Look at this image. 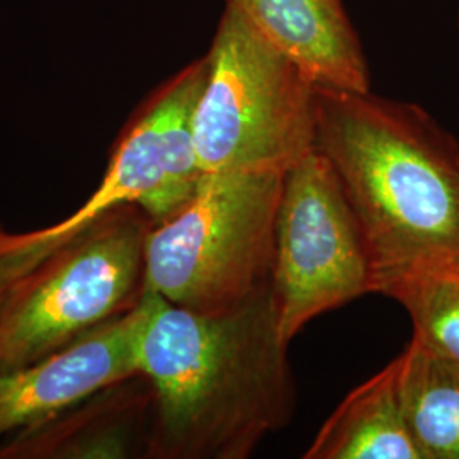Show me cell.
Segmentation results:
<instances>
[{
	"mask_svg": "<svg viewBox=\"0 0 459 459\" xmlns=\"http://www.w3.org/2000/svg\"><path fill=\"white\" fill-rule=\"evenodd\" d=\"M373 293L361 227L327 159L315 150L286 170L279 199L271 295L290 344L316 316Z\"/></svg>",
	"mask_w": 459,
	"mask_h": 459,
	"instance_id": "obj_7",
	"label": "cell"
},
{
	"mask_svg": "<svg viewBox=\"0 0 459 459\" xmlns=\"http://www.w3.org/2000/svg\"><path fill=\"white\" fill-rule=\"evenodd\" d=\"M152 220L125 206L0 291V371L39 361L143 296Z\"/></svg>",
	"mask_w": 459,
	"mask_h": 459,
	"instance_id": "obj_5",
	"label": "cell"
},
{
	"mask_svg": "<svg viewBox=\"0 0 459 459\" xmlns=\"http://www.w3.org/2000/svg\"><path fill=\"white\" fill-rule=\"evenodd\" d=\"M316 85L368 92L369 65L342 0H225Z\"/></svg>",
	"mask_w": 459,
	"mask_h": 459,
	"instance_id": "obj_9",
	"label": "cell"
},
{
	"mask_svg": "<svg viewBox=\"0 0 459 459\" xmlns=\"http://www.w3.org/2000/svg\"><path fill=\"white\" fill-rule=\"evenodd\" d=\"M284 174H204L195 195L148 231L143 293L214 313L269 286Z\"/></svg>",
	"mask_w": 459,
	"mask_h": 459,
	"instance_id": "obj_3",
	"label": "cell"
},
{
	"mask_svg": "<svg viewBox=\"0 0 459 459\" xmlns=\"http://www.w3.org/2000/svg\"><path fill=\"white\" fill-rule=\"evenodd\" d=\"M411 437L424 459H459V366L411 337L394 358Z\"/></svg>",
	"mask_w": 459,
	"mask_h": 459,
	"instance_id": "obj_11",
	"label": "cell"
},
{
	"mask_svg": "<svg viewBox=\"0 0 459 459\" xmlns=\"http://www.w3.org/2000/svg\"><path fill=\"white\" fill-rule=\"evenodd\" d=\"M138 377L152 385L148 453L164 459H246L290 426L295 379L271 284L223 312L176 307L148 293Z\"/></svg>",
	"mask_w": 459,
	"mask_h": 459,
	"instance_id": "obj_1",
	"label": "cell"
},
{
	"mask_svg": "<svg viewBox=\"0 0 459 459\" xmlns=\"http://www.w3.org/2000/svg\"><path fill=\"white\" fill-rule=\"evenodd\" d=\"M204 79L206 60L201 56L143 102L117 142L102 181L77 212L26 233L0 229V291L125 206H138L155 225L160 214L176 212L195 195L204 176L193 132Z\"/></svg>",
	"mask_w": 459,
	"mask_h": 459,
	"instance_id": "obj_6",
	"label": "cell"
},
{
	"mask_svg": "<svg viewBox=\"0 0 459 459\" xmlns=\"http://www.w3.org/2000/svg\"><path fill=\"white\" fill-rule=\"evenodd\" d=\"M305 459H424L402 407L396 359L345 396Z\"/></svg>",
	"mask_w": 459,
	"mask_h": 459,
	"instance_id": "obj_10",
	"label": "cell"
},
{
	"mask_svg": "<svg viewBox=\"0 0 459 459\" xmlns=\"http://www.w3.org/2000/svg\"><path fill=\"white\" fill-rule=\"evenodd\" d=\"M316 150L361 227L373 293L459 265V142L424 108L316 85Z\"/></svg>",
	"mask_w": 459,
	"mask_h": 459,
	"instance_id": "obj_2",
	"label": "cell"
},
{
	"mask_svg": "<svg viewBox=\"0 0 459 459\" xmlns=\"http://www.w3.org/2000/svg\"><path fill=\"white\" fill-rule=\"evenodd\" d=\"M458 30H459V14H458Z\"/></svg>",
	"mask_w": 459,
	"mask_h": 459,
	"instance_id": "obj_13",
	"label": "cell"
},
{
	"mask_svg": "<svg viewBox=\"0 0 459 459\" xmlns=\"http://www.w3.org/2000/svg\"><path fill=\"white\" fill-rule=\"evenodd\" d=\"M411 316L413 339L459 366V265H443L394 279L377 290Z\"/></svg>",
	"mask_w": 459,
	"mask_h": 459,
	"instance_id": "obj_12",
	"label": "cell"
},
{
	"mask_svg": "<svg viewBox=\"0 0 459 459\" xmlns=\"http://www.w3.org/2000/svg\"><path fill=\"white\" fill-rule=\"evenodd\" d=\"M150 296L74 344L39 361L0 371V437L38 429L60 413L138 377L140 337Z\"/></svg>",
	"mask_w": 459,
	"mask_h": 459,
	"instance_id": "obj_8",
	"label": "cell"
},
{
	"mask_svg": "<svg viewBox=\"0 0 459 459\" xmlns=\"http://www.w3.org/2000/svg\"><path fill=\"white\" fill-rule=\"evenodd\" d=\"M193 132L203 174L286 172L316 150V83L225 7Z\"/></svg>",
	"mask_w": 459,
	"mask_h": 459,
	"instance_id": "obj_4",
	"label": "cell"
}]
</instances>
